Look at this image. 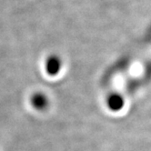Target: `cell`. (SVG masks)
Masks as SVG:
<instances>
[{
    "mask_svg": "<svg viewBox=\"0 0 151 151\" xmlns=\"http://www.w3.org/2000/svg\"><path fill=\"white\" fill-rule=\"evenodd\" d=\"M61 67V62L58 58L57 57H51L47 62V69L48 74L54 76L58 73Z\"/></svg>",
    "mask_w": 151,
    "mask_h": 151,
    "instance_id": "cell-2",
    "label": "cell"
},
{
    "mask_svg": "<svg viewBox=\"0 0 151 151\" xmlns=\"http://www.w3.org/2000/svg\"><path fill=\"white\" fill-rule=\"evenodd\" d=\"M32 104H33V106L37 109H44L47 107L48 102L44 95L37 94L33 96V99H32Z\"/></svg>",
    "mask_w": 151,
    "mask_h": 151,
    "instance_id": "cell-3",
    "label": "cell"
},
{
    "mask_svg": "<svg viewBox=\"0 0 151 151\" xmlns=\"http://www.w3.org/2000/svg\"><path fill=\"white\" fill-rule=\"evenodd\" d=\"M106 105L112 111H119L124 106V99L118 94H113L107 98Z\"/></svg>",
    "mask_w": 151,
    "mask_h": 151,
    "instance_id": "cell-1",
    "label": "cell"
}]
</instances>
